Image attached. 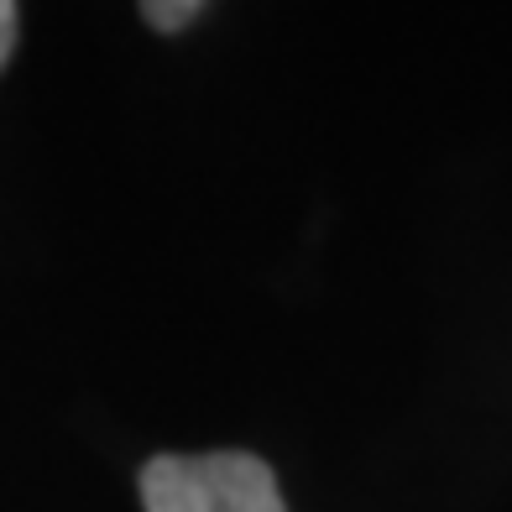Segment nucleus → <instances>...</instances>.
<instances>
[{
  "mask_svg": "<svg viewBox=\"0 0 512 512\" xmlns=\"http://www.w3.org/2000/svg\"><path fill=\"white\" fill-rule=\"evenodd\" d=\"M147 512H283V492L267 460L246 450L157 455L142 471Z\"/></svg>",
  "mask_w": 512,
  "mask_h": 512,
  "instance_id": "1",
  "label": "nucleus"
},
{
  "mask_svg": "<svg viewBox=\"0 0 512 512\" xmlns=\"http://www.w3.org/2000/svg\"><path fill=\"white\" fill-rule=\"evenodd\" d=\"M142 16L152 21L157 32H183L189 21L204 16V6L199 0H152V6H142Z\"/></svg>",
  "mask_w": 512,
  "mask_h": 512,
  "instance_id": "2",
  "label": "nucleus"
},
{
  "mask_svg": "<svg viewBox=\"0 0 512 512\" xmlns=\"http://www.w3.org/2000/svg\"><path fill=\"white\" fill-rule=\"evenodd\" d=\"M11 48H16V6H11V0H0V68H6Z\"/></svg>",
  "mask_w": 512,
  "mask_h": 512,
  "instance_id": "3",
  "label": "nucleus"
}]
</instances>
